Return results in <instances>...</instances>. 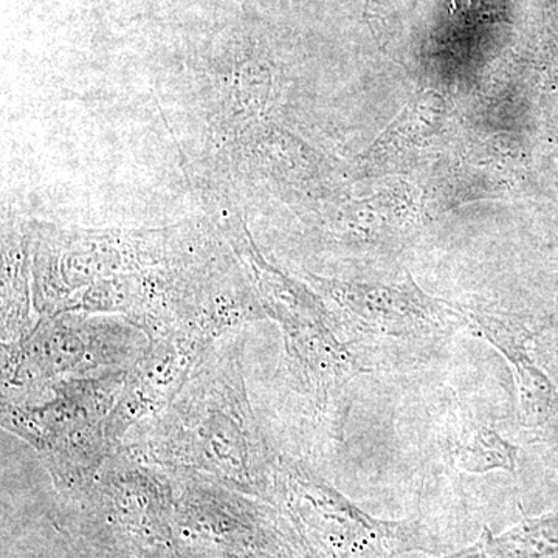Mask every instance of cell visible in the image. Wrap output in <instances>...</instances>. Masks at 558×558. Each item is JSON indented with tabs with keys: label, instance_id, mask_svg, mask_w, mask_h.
<instances>
[{
	"label": "cell",
	"instance_id": "cell-1",
	"mask_svg": "<svg viewBox=\"0 0 558 558\" xmlns=\"http://www.w3.org/2000/svg\"><path fill=\"white\" fill-rule=\"evenodd\" d=\"M269 94V72L244 49H236L219 72L220 130L229 143L255 126Z\"/></svg>",
	"mask_w": 558,
	"mask_h": 558
}]
</instances>
